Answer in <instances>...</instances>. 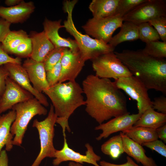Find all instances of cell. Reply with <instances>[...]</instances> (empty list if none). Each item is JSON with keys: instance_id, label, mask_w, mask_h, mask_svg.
Returning a JSON list of instances; mask_svg holds the SVG:
<instances>
[{"instance_id": "6da1fadb", "label": "cell", "mask_w": 166, "mask_h": 166, "mask_svg": "<svg viewBox=\"0 0 166 166\" xmlns=\"http://www.w3.org/2000/svg\"><path fill=\"white\" fill-rule=\"evenodd\" d=\"M82 88L86 97L85 110L99 124L129 113L126 97L110 79L90 74L83 80Z\"/></svg>"}, {"instance_id": "7a4b0ae2", "label": "cell", "mask_w": 166, "mask_h": 166, "mask_svg": "<svg viewBox=\"0 0 166 166\" xmlns=\"http://www.w3.org/2000/svg\"><path fill=\"white\" fill-rule=\"evenodd\" d=\"M132 75L147 89L166 94V60L152 57L143 52L124 50L114 52Z\"/></svg>"}, {"instance_id": "3957f363", "label": "cell", "mask_w": 166, "mask_h": 166, "mask_svg": "<svg viewBox=\"0 0 166 166\" xmlns=\"http://www.w3.org/2000/svg\"><path fill=\"white\" fill-rule=\"evenodd\" d=\"M50 99L57 115L56 123L61 127L63 136L71 132L68 121L79 107L85 105L82 88L75 81L58 83L43 92Z\"/></svg>"}, {"instance_id": "277c9868", "label": "cell", "mask_w": 166, "mask_h": 166, "mask_svg": "<svg viewBox=\"0 0 166 166\" xmlns=\"http://www.w3.org/2000/svg\"><path fill=\"white\" fill-rule=\"evenodd\" d=\"M77 0H66L63 4L64 11L67 14V19L64 22L66 31L74 38L83 59L85 61L91 60L102 54L113 52L115 47L103 41L90 37L79 31L75 27L72 18L74 6Z\"/></svg>"}, {"instance_id": "5b68a950", "label": "cell", "mask_w": 166, "mask_h": 166, "mask_svg": "<svg viewBox=\"0 0 166 166\" xmlns=\"http://www.w3.org/2000/svg\"><path fill=\"white\" fill-rule=\"evenodd\" d=\"M12 110L16 112V117L11 127V132L14 136L13 145L21 146L29 123L35 116L45 115L47 109L35 98L17 104Z\"/></svg>"}, {"instance_id": "8992f818", "label": "cell", "mask_w": 166, "mask_h": 166, "mask_svg": "<svg viewBox=\"0 0 166 166\" xmlns=\"http://www.w3.org/2000/svg\"><path fill=\"white\" fill-rule=\"evenodd\" d=\"M57 117L53 107L51 104L48 116L44 120L39 121L35 119L34 121L32 127L35 128L38 132L40 150L31 166H39L42 160L46 157L54 158L56 149L53 145V139L54 126Z\"/></svg>"}, {"instance_id": "52a82bcc", "label": "cell", "mask_w": 166, "mask_h": 166, "mask_svg": "<svg viewBox=\"0 0 166 166\" xmlns=\"http://www.w3.org/2000/svg\"><path fill=\"white\" fill-rule=\"evenodd\" d=\"M91 61L95 75L100 78L115 80L132 75L113 52L102 54Z\"/></svg>"}, {"instance_id": "ba28073f", "label": "cell", "mask_w": 166, "mask_h": 166, "mask_svg": "<svg viewBox=\"0 0 166 166\" xmlns=\"http://www.w3.org/2000/svg\"><path fill=\"white\" fill-rule=\"evenodd\" d=\"M122 17L118 15L90 18L82 27L88 35L108 44L114 31L121 26Z\"/></svg>"}, {"instance_id": "9c48e42d", "label": "cell", "mask_w": 166, "mask_h": 166, "mask_svg": "<svg viewBox=\"0 0 166 166\" xmlns=\"http://www.w3.org/2000/svg\"><path fill=\"white\" fill-rule=\"evenodd\" d=\"M114 82L118 89L136 101L138 113L142 114L146 110L152 107V101L148 95V89L136 77L133 75L122 77Z\"/></svg>"}, {"instance_id": "30bf717a", "label": "cell", "mask_w": 166, "mask_h": 166, "mask_svg": "<svg viewBox=\"0 0 166 166\" xmlns=\"http://www.w3.org/2000/svg\"><path fill=\"white\" fill-rule=\"evenodd\" d=\"M160 16H166V1L146 0L124 15L122 19L123 22L138 25Z\"/></svg>"}, {"instance_id": "8fae6325", "label": "cell", "mask_w": 166, "mask_h": 166, "mask_svg": "<svg viewBox=\"0 0 166 166\" xmlns=\"http://www.w3.org/2000/svg\"><path fill=\"white\" fill-rule=\"evenodd\" d=\"M87 150L85 154L82 155L70 148L67 144L66 136L64 137V144L62 148L56 150L54 154V159L52 164L54 166H58L61 163L68 161L83 164L87 163L95 166H100L97 162L100 161L101 157L96 154L93 147L89 143L85 144Z\"/></svg>"}, {"instance_id": "7c38bea8", "label": "cell", "mask_w": 166, "mask_h": 166, "mask_svg": "<svg viewBox=\"0 0 166 166\" xmlns=\"http://www.w3.org/2000/svg\"><path fill=\"white\" fill-rule=\"evenodd\" d=\"M34 96L14 81L8 77L5 82L4 91L0 100V115L19 103L34 98Z\"/></svg>"}, {"instance_id": "4fadbf2b", "label": "cell", "mask_w": 166, "mask_h": 166, "mask_svg": "<svg viewBox=\"0 0 166 166\" xmlns=\"http://www.w3.org/2000/svg\"><path fill=\"white\" fill-rule=\"evenodd\" d=\"M85 61L79 51L73 52L65 48L61 60V70L58 83L75 81Z\"/></svg>"}, {"instance_id": "5bb4252c", "label": "cell", "mask_w": 166, "mask_h": 166, "mask_svg": "<svg viewBox=\"0 0 166 166\" xmlns=\"http://www.w3.org/2000/svg\"><path fill=\"white\" fill-rule=\"evenodd\" d=\"M142 114H130L129 113L114 117L107 122L99 124L95 128L102 132L96 139L98 141L105 139L113 133L123 132L131 128L139 119Z\"/></svg>"}, {"instance_id": "9a60e30c", "label": "cell", "mask_w": 166, "mask_h": 166, "mask_svg": "<svg viewBox=\"0 0 166 166\" xmlns=\"http://www.w3.org/2000/svg\"><path fill=\"white\" fill-rule=\"evenodd\" d=\"M4 66L9 73V77L31 93L43 106L47 107L49 105L45 95L37 91L31 84L27 74L21 65L8 63L4 65Z\"/></svg>"}, {"instance_id": "2e32d148", "label": "cell", "mask_w": 166, "mask_h": 166, "mask_svg": "<svg viewBox=\"0 0 166 166\" xmlns=\"http://www.w3.org/2000/svg\"><path fill=\"white\" fill-rule=\"evenodd\" d=\"M22 66L26 71L33 86L37 91L42 93L49 88L43 62L28 58L24 61Z\"/></svg>"}, {"instance_id": "e0dca14e", "label": "cell", "mask_w": 166, "mask_h": 166, "mask_svg": "<svg viewBox=\"0 0 166 166\" xmlns=\"http://www.w3.org/2000/svg\"><path fill=\"white\" fill-rule=\"evenodd\" d=\"M61 20L52 21L46 18L43 23L44 31L46 35L55 48L64 47L73 52L79 51L77 45L75 40L70 38H65L60 36L59 29L64 28L61 25Z\"/></svg>"}, {"instance_id": "ac0fdd59", "label": "cell", "mask_w": 166, "mask_h": 166, "mask_svg": "<svg viewBox=\"0 0 166 166\" xmlns=\"http://www.w3.org/2000/svg\"><path fill=\"white\" fill-rule=\"evenodd\" d=\"M33 2L22 0L15 6H0V17L11 23H20L25 20L34 11Z\"/></svg>"}, {"instance_id": "d6986e66", "label": "cell", "mask_w": 166, "mask_h": 166, "mask_svg": "<svg viewBox=\"0 0 166 166\" xmlns=\"http://www.w3.org/2000/svg\"><path fill=\"white\" fill-rule=\"evenodd\" d=\"M32 44V52L30 58L39 62H43L46 55L55 48L44 31L32 32L29 36Z\"/></svg>"}, {"instance_id": "ffe728a7", "label": "cell", "mask_w": 166, "mask_h": 166, "mask_svg": "<svg viewBox=\"0 0 166 166\" xmlns=\"http://www.w3.org/2000/svg\"><path fill=\"white\" fill-rule=\"evenodd\" d=\"M123 140L124 152L143 166H158L151 157L145 154V151L141 145L127 137L122 132L120 133Z\"/></svg>"}, {"instance_id": "44dd1931", "label": "cell", "mask_w": 166, "mask_h": 166, "mask_svg": "<svg viewBox=\"0 0 166 166\" xmlns=\"http://www.w3.org/2000/svg\"><path fill=\"white\" fill-rule=\"evenodd\" d=\"M15 117L16 112L13 110L0 116V152L4 146L7 151H10L13 147L14 136L10 130Z\"/></svg>"}, {"instance_id": "7402d4cb", "label": "cell", "mask_w": 166, "mask_h": 166, "mask_svg": "<svg viewBox=\"0 0 166 166\" xmlns=\"http://www.w3.org/2000/svg\"><path fill=\"white\" fill-rule=\"evenodd\" d=\"M119 0H93L89 7L93 18H105L115 15Z\"/></svg>"}, {"instance_id": "603a6c76", "label": "cell", "mask_w": 166, "mask_h": 166, "mask_svg": "<svg viewBox=\"0 0 166 166\" xmlns=\"http://www.w3.org/2000/svg\"><path fill=\"white\" fill-rule=\"evenodd\" d=\"M118 33L112 37L109 44L114 47L122 42L133 41L139 39L138 26L133 22L124 21Z\"/></svg>"}, {"instance_id": "cb8c5ba5", "label": "cell", "mask_w": 166, "mask_h": 166, "mask_svg": "<svg viewBox=\"0 0 166 166\" xmlns=\"http://www.w3.org/2000/svg\"><path fill=\"white\" fill-rule=\"evenodd\" d=\"M166 114L157 112L152 107L146 110L133 126L156 129L166 124Z\"/></svg>"}, {"instance_id": "d4e9b609", "label": "cell", "mask_w": 166, "mask_h": 166, "mask_svg": "<svg viewBox=\"0 0 166 166\" xmlns=\"http://www.w3.org/2000/svg\"><path fill=\"white\" fill-rule=\"evenodd\" d=\"M122 132L141 145L144 143L158 139L156 129L148 127L132 126L129 129Z\"/></svg>"}, {"instance_id": "484cf974", "label": "cell", "mask_w": 166, "mask_h": 166, "mask_svg": "<svg viewBox=\"0 0 166 166\" xmlns=\"http://www.w3.org/2000/svg\"><path fill=\"white\" fill-rule=\"evenodd\" d=\"M101 150L105 155L115 160L124 152L122 139L120 134L114 136L105 142L101 146Z\"/></svg>"}, {"instance_id": "4316f807", "label": "cell", "mask_w": 166, "mask_h": 166, "mask_svg": "<svg viewBox=\"0 0 166 166\" xmlns=\"http://www.w3.org/2000/svg\"><path fill=\"white\" fill-rule=\"evenodd\" d=\"M29 37L24 30H10L1 42L3 49L7 53L11 54L15 49Z\"/></svg>"}, {"instance_id": "83f0119b", "label": "cell", "mask_w": 166, "mask_h": 166, "mask_svg": "<svg viewBox=\"0 0 166 166\" xmlns=\"http://www.w3.org/2000/svg\"><path fill=\"white\" fill-rule=\"evenodd\" d=\"M143 52L154 58L163 59L166 58V42L157 41L146 43Z\"/></svg>"}, {"instance_id": "f1b7e54d", "label": "cell", "mask_w": 166, "mask_h": 166, "mask_svg": "<svg viewBox=\"0 0 166 166\" xmlns=\"http://www.w3.org/2000/svg\"><path fill=\"white\" fill-rule=\"evenodd\" d=\"M139 39L146 43L159 41L160 36L154 28L149 22L138 25Z\"/></svg>"}, {"instance_id": "f546056e", "label": "cell", "mask_w": 166, "mask_h": 166, "mask_svg": "<svg viewBox=\"0 0 166 166\" xmlns=\"http://www.w3.org/2000/svg\"><path fill=\"white\" fill-rule=\"evenodd\" d=\"M65 48L55 47L46 55L43 61L46 72L52 69L59 61Z\"/></svg>"}, {"instance_id": "4dcf8cb0", "label": "cell", "mask_w": 166, "mask_h": 166, "mask_svg": "<svg viewBox=\"0 0 166 166\" xmlns=\"http://www.w3.org/2000/svg\"><path fill=\"white\" fill-rule=\"evenodd\" d=\"M146 0H119L115 15L122 17Z\"/></svg>"}, {"instance_id": "1f68e13d", "label": "cell", "mask_w": 166, "mask_h": 166, "mask_svg": "<svg viewBox=\"0 0 166 166\" xmlns=\"http://www.w3.org/2000/svg\"><path fill=\"white\" fill-rule=\"evenodd\" d=\"M32 52V44L29 36L13 50L14 54L19 58H30Z\"/></svg>"}, {"instance_id": "d6a6232c", "label": "cell", "mask_w": 166, "mask_h": 166, "mask_svg": "<svg viewBox=\"0 0 166 166\" xmlns=\"http://www.w3.org/2000/svg\"><path fill=\"white\" fill-rule=\"evenodd\" d=\"M148 22L156 30L162 41L166 42V16L155 18Z\"/></svg>"}, {"instance_id": "836d02e7", "label": "cell", "mask_w": 166, "mask_h": 166, "mask_svg": "<svg viewBox=\"0 0 166 166\" xmlns=\"http://www.w3.org/2000/svg\"><path fill=\"white\" fill-rule=\"evenodd\" d=\"M61 59L52 69L46 72V78L49 87L58 82L61 70Z\"/></svg>"}, {"instance_id": "e575fe53", "label": "cell", "mask_w": 166, "mask_h": 166, "mask_svg": "<svg viewBox=\"0 0 166 166\" xmlns=\"http://www.w3.org/2000/svg\"><path fill=\"white\" fill-rule=\"evenodd\" d=\"M142 145L155 151L164 157H166V145L158 139L144 143Z\"/></svg>"}, {"instance_id": "d590c367", "label": "cell", "mask_w": 166, "mask_h": 166, "mask_svg": "<svg viewBox=\"0 0 166 166\" xmlns=\"http://www.w3.org/2000/svg\"><path fill=\"white\" fill-rule=\"evenodd\" d=\"M8 63L21 65L22 60L20 58H13L9 56L2 48L0 43V67L3 65Z\"/></svg>"}, {"instance_id": "8d00e7d4", "label": "cell", "mask_w": 166, "mask_h": 166, "mask_svg": "<svg viewBox=\"0 0 166 166\" xmlns=\"http://www.w3.org/2000/svg\"><path fill=\"white\" fill-rule=\"evenodd\" d=\"M152 107L159 112L166 114V97L161 96L155 98L152 101Z\"/></svg>"}, {"instance_id": "74e56055", "label": "cell", "mask_w": 166, "mask_h": 166, "mask_svg": "<svg viewBox=\"0 0 166 166\" xmlns=\"http://www.w3.org/2000/svg\"><path fill=\"white\" fill-rule=\"evenodd\" d=\"M11 23L2 18L0 19V43L4 40L10 31Z\"/></svg>"}, {"instance_id": "f35d334b", "label": "cell", "mask_w": 166, "mask_h": 166, "mask_svg": "<svg viewBox=\"0 0 166 166\" xmlns=\"http://www.w3.org/2000/svg\"><path fill=\"white\" fill-rule=\"evenodd\" d=\"M9 73L4 67H0V96L2 95L5 88V82L6 78L9 77Z\"/></svg>"}, {"instance_id": "ab89813d", "label": "cell", "mask_w": 166, "mask_h": 166, "mask_svg": "<svg viewBox=\"0 0 166 166\" xmlns=\"http://www.w3.org/2000/svg\"><path fill=\"white\" fill-rule=\"evenodd\" d=\"M127 161L126 163L121 164H116L111 163L105 160H101L100 162V166H140L132 160L129 156L126 157Z\"/></svg>"}, {"instance_id": "60d3db41", "label": "cell", "mask_w": 166, "mask_h": 166, "mask_svg": "<svg viewBox=\"0 0 166 166\" xmlns=\"http://www.w3.org/2000/svg\"><path fill=\"white\" fill-rule=\"evenodd\" d=\"M156 131L158 138L166 143V124L156 129Z\"/></svg>"}, {"instance_id": "b9f144b4", "label": "cell", "mask_w": 166, "mask_h": 166, "mask_svg": "<svg viewBox=\"0 0 166 166\" xmlns=\"http://www.w3.org/2000/svg\"><path fill=\"white\" fill-rule=\"evenodd\" d=\"M6 151L2 150L0 152V166H8V157Z\"/></svg>"}, {"instance_id": "7bdbcfd3", "label": "cell", "mask_w": 166, "mask_h": 166, "mask_svg": "<svg viewBox=\"0 0 166 166\" xmlns=\"http://www.w3.org/2000/svg\"><path fill=\"white\" fill-rule=\"evenodd\" d=\"M22 1V0H6L5 3L7 6L10 7L19 4Z\"/></svg>"}, {"instance_id": "ee69618b", "label": "cell", "mask_w": 166, "mask_h": 166, "mask_svg": "<svg viewBox=\"0 0 166 166\" xmlns=\"http://www.w3.org/2000/svg\"><path fill=\"white\" fill-rule=\"evenodd\" d=\"M82 164L70 161L68 164V166H84Z\"/></svg>"}, {"instance_id": "f6af8a7d", "label": "cell", "mask_w": 166, "mask_h": 166, "mask_svg": "<svg viewBox=\"0 0 166 166\" xmlns=\"http://www.w3.org/2000/svg\"><path fill=\"white\" fill-rule=\"evenodd\" d=\"M1 96H0V99H1Z\"/></svg>"}, {"instance_id": "bcb514c9", "label": "cell", "mask_w": 166, "mask_h": 166, "mask_svg": "<svg viewBox=\"0 0 166 166\" xmlns=\"http://www.w3.org/2000/svg\"></svg>"}]
</instances>
